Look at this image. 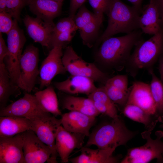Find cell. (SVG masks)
I'll return each instance as SVG.
<instances>
[{"instance_id":"ba28073f","label":"cell","mask_w":163,"mask_h":163,"mask_svg":"<svg viewBox=\"0 0 163 163\" xmlns=\"http://www.w3.org/2000/svg\"><path fill=\"white\" fill-rule=\"evenodd\" d=\"M39 60L38 48L33 45L27 46L20 60V74L18 86L27 93L33 90L39 74Z\"/></svg>"},{"instance_id":"60d3db41","label":"cell","mask_w":163,"mask_h":163,"mask_svg":"<svg viewBox=\"0 0 163 163\" xmlns=\"http://www.w3.org/2000/svg\"><path fill=\"white\" fill-rule=\"evenodd\" d=\"M127 0L131 2L133 4V6L142 11V8L141 7V5L142 0Z\"/></svg>"},{"instance_id":"e575fe53","label":"cell","mask_w":163,"mask_h":163,"mask_svg":"<svg viewBox=\"0 0 163 163\" xmlns=\"http://www.w3.org/2000/svg\"><path fill=\"white\" fill-rule=\"evenodd\" d=\"M72 29L78 30L74 21L69 17L59 20L55 25L52 34H56Z\"/></svg>"},{"instance_id":"3957f363","label":"cell","mask_w":163,"mask_h":163,"mask_svg":"<svg viewBox=\"0 0 163 163\" xmlns=\"http://www.w3.org/2000/svg\"><path fill=\"white\" fill-rule=\"evenodd\" d=\"M137 132L128 129L119 116L97 126L90 133L85 146L92 145L103 149H114L125 145Z\"/></svg>"},{"instance_id":"d6a6232c","label":"cell","mask_w":163,"mask_h":163,"mask_svg":"<svg viewBox=\"0 0 163 163\" xmlns=\"http://www.w3.org/2000/svg\"><path fill=\"white\" fill-rule=\"evenodd\" d=\"M96 18H97L95 14L88 10L83 5L79 8L76 14L74 21L78 29L79 30L86 23Z\"/></svg>"},{"instance_id":"9c48e42d","label":"cell","mask_w":163,"mask_h":163,"mask_svg":"<svg viewBox=\"0 0 163 163\" xmlns=\"http://www.w3.org/2000/svg\"><path fill=\"white\" fill-rule=\"evenodd\" d=\"M51 116L42 109L35 95L29 93H26L23 97L0 110V116H13L31 119Z\"/></svg>"},{"instance_id":"ab89813d","label":"cell","mask_w":163,"mask_h":163,"mask_svg":"<svg viewBox=\"0 0 163 163\" xmlns=\"http://www.w3.org/2000/svg\"><path fill=\"white\" fill-rule=\"evenodd\" d=\"M163 19V0H153Z\"/></svg>"},{"instance_id":"d590c367","label":"cell","mask_w":163,"mask_h":163,"mask_svg":"<svg viewBox=\"0 0 163 163\" xmlns=\"http://www.w3.org/2000/svg\"><path fill=\"white\" fill-rule=\"evenodd\" d=\"M9 13L5 11L0 12V32L7 34L10 31L14 24V19Z\"/></svg>"},{"instance_id":"f35d334b","label":"cell","mask_w":163,"mask_h":163,"mask_svg":"<svg viewBox=\"0 0 163 163\" xmlns=\"http://www.w3.org/2000/svg\"><path fill=\"white\" fill-rule=\"evenodd\" d=\"M158 69L160 75V80L163 84V54L158 59Z\"/></svg>"},{"instance_id":"b9f144b4","label":"cell","mask_w":163,"mask_h":163,"mask_svg":"<svg viewBox=\"0 0 163 163\" xmlns=\"http://www.w3.org/2000/svg\"><path fill=\"white\" fill-rule=\"evenodd\" d=\"M7 0H0V12L5 11Z\"/></svg>"},{"instance_id":"f1b7e54d","label":"cell","mask_w":163,"mask_h":163,"mask_svg":"<svg viewBox=\"0 0 163 163\" xmlns=\"http://www.w3.org/2000/svg\"><path fill=\"white\" fill-rule=\"evenodd\" d=\"M102 23L97 18H96L86 23L79 30L84 45L89 48L93 46Z\"/></svg>"},{"instance_id":"74e56055","label":"cell","mask_w":163,"mask_h":163,"mask_svg":"<svg viewBox=\"0 0 163 163\" xmlns=\"http://www.w3.org/2000/svg\"><path fill=\"white\" fill-rule=\"evenodd\" d=\"M8 50L3 38L2 33H0V64L4 63V59L7 55Z\"/></svg>"},{"instance_id":"83f0119b","label":"cell","mask_w":163,"mask_h":163,"mask_svg":"<svg viewBox=\"0 0 163 163\" xmlns=\"http://www.w3.org/2000/svg\"><path fill=\"white\" fill-rule=\"evenodd\" d=\"M152 77L150 86L155 104L156 114L160 122L163 121V84L154 72L152 68L148 70Z\"/></svg>"},{"instance_id":"cb8c5ba5","label":"cell","mask_w":163,"mask_h":163,"mask_svg":"<svg viewBox=\"0 0 163 163\" xmlns=\"http://www.w3.org/2000/svg\"><path fill=\"white\" fill-rule=\"evenodd\" d=\"M95 108L100 113H102L112 119L119 117L115 104L107 94L104 86L98 88L88 95Z\"/></svg>"},{"instance_id":"277c9868","label":"cell","mask_w":163,"mask_h":163,"mask_svg":"<svg viewBox=\"0 0 163 163\" xmlns=\"http://www.w3.org/2000/svg\"><path fill=\"white\" fill-rule=\"evenodd\" d=\"M134 47L125 68L133 77L141 69L152 68L163 54V27L148 40H141Z\"/></svg>"},{"instance_id":"6da1fadb","label":"cell","mask_w":163,"mask_h":163,"mask_svg":"<svg viewBox=\"0 0 163 163\" xmlns=\"http://www.w3.org/2000/svg\"><path fill=\"white\" fill-rule=\"evenodd\" d=\"M140 29L123 36L110 37L102 42L96 60L107 69L120 71L125 68L133 47L142 40Z\"/></svg>"},{"instance_id":"5b68a950","label":"cell","mask_w":163,"mask_h":163,"mask_svg":"<svg viewBox=\"0 0 163 163\" xmlns=\"http://www.w3.org/2000/svg\"><path fill=\"white\" fill-rule=\"evenodd\" d=\"M152 131L146 130L141 133L142 138L146 140L145 145L129 149L121 163H147L156 159L158 163H163V132H155L156 138L151 137Z\"/></svg>"},{"instance_id":"7c38bea8","label":"cell","mask_w":163,"mask_h":163,"mask_svg":"<svg viewBox=\"0 0 163 163\" xmlns=\"http://www.w3.org/2000/svg\"><path fill=\"white\" fill-rule=\"evenodd\" d=\"M63 48L61 46H55L43 61L39 69L40 89L49 86L56 75L67 72L62 60Z\"/></svg>"},{"instance_id":"f546056e","label":"cell","mask_w":163,"mask_h":163,"mask_svg":"<svg viewBox=\"0 0 163 163\" xmlns=\"http://www.w3.org/2000/svg\"><path fill=\"white\" fill-rule=\"evenodd\" d=\"M104 87L108 96L113 103L123 108L128 101L130 90H126L121 87L107 81Z\"/></svg>"},{"instance_id":"44dd1931","label":"cell","mask_w":163,"mask_h":163,"mask_svg":"<svg viewBox=\"0 0 163 163\" xmlns=\"http://www.w3.org/2000/svg\"><path fill=\"white\" fill-rule=\"evenodd\" d=\"M58 95L61 107L63 109L77 111L95 117L100 114L88 97H75L60 91Z\"/></svg>"},{"instance_id":"4fadbf2b","label":"cell","mask_w":163,"mask_h":163,"mask_svg":"<svg viewBox=\"0 0 163 163\" xmlns=\"http://www.w3.org/2000/svg\"><path fill=\"white\" fill-rule=\"evenodd\" d=\"M85 136L82 133L69 132L61 125L59 127L56 137V146L61 162H69V156L73 151L83 147Z\"/></svg>"},{"instance_id":"e0dca14e","label":"cell","mask_w":163,"mask_h":163,"mask_svg":"<svg viewBox=\"0 0 163 163\" xmlns=\"http://www.w3.org/2000/svg\"><path fill=\"white\" fill-rule=\"evenodd\" d=\"M27 33L35 41L48 48L55 24L46 23L41 19L27 15L23 19Z\"/></svg>"},{"instance_id":"1f68e13d","label":"cell","mask_w":163,"mask_h":163,"mask_svg":"<svg viewBox=\"0 0 163 163\" xmlns=\"http://www.w3.org/2000/svg\"><path fill=\"white\" fill-rule=\"evenodd\" d=\"M27 0H7L5 11L11 14L14 19L19 21L21 11L27 5Z\"/></svg>"},{"instance_id":"ac0fdd59","label":"cell","mask_w":163,"mask_h":163,"mask_svg":"<svg viewBox=\"0 0 163 163\" xmlns=\"http://www.w3.org/2000/svg\"><path fill=\"white\" fill-rule=\"evenodd\" d=\"M139 22L140 29L146 34L154 35L163 27V19L153 0L142 8Z\"/></svg>"},{"instance_id":"836d02e7","label":"cell","mask_w":163,"mask_h":163,"mask_svg":"<svg viewBox=\"0 0 163 163\" xmlns=\"http://www.w3.org/2000/svg\"><path fill=\"white\" fill-rule=\"evenodd\" d=\"M110 0H88L92 7L94 14L102 23L103 20V14L106 13Z\"/></svg>"},{"instance_id":"d4e9b609","label":"cell","mask_w":163,"mask_h":163,"mask_svg":"<svg viewBox=\"0 0 163 163\" xmlns=\"http://www.w3.org/2000/svg\"><path fill=\"white\" fill-rule=\"evenodd\" d=\"M21 88L11 82L4 63L0 64V108L7 106L10 97H17L20 95Z\"/></svg>"},{"instance_id":"8d00e7d4","label":"cell","mask_w":163,"mask_h":163,"mask_svg":"<svg viewBox=\"0 0 163 163\" xmlns=\"http://www.w3.org/2000/svg\"><path fill=\"white\" fill-rule=\"evenodd\" d=\"M87 0H70L69 17L74 19L77 10Z\"/></svg>"},{"instance_id":"8992f818","label":"cell","mask_w":163,"mask_h":163,"mask_svg":"<svg viewBox=\"0 0 163 163\" xmlns=\"http://www.w3.org/2000/svg\"><path fill=\"white\" fill-rule=\"evenodd\" d=\"M14 25L7 34L8 52L4 62L9 74L12 82L18 86L20 74V62L26 39L23 30L14 19Z\"/></svg>"},{"instance_id":"30bf717a","label":"cell","mask_w":163,"mask_h":163,"mask_svg":"<svg viewBox=\"0 0 163 163\" xmlns=\"http://www.w3.org/2000/svg\"><path fill=\"white\" fill-rule=\"evenodd\" d=\"M32 122V129L39 138L48 146L51 151L49 163H56L58 155L56 146V137L59 127L61 125V119L53 115L42 118L30 119Z\"/></svg>"},{"instance_id":"7402d4cb","label":"cell","mask_w":163,"mask_h":163,"mask_svg":"<svg viewBox=\"0 0 163 163\" xmlns=\"http://www.w3.org/2000/svg\"><path fill=\"white\" fill-rule=\"evenodd\" d=\"M115 149H92L83 147L80 149L81 154L76 157L70 158L72 163H115L119 161L118 157L113 155Z\"/></svg>"},{"instance_id":"d6986e66","label":"cell","mask_w":163,"mask_h":163,"mask_svg":"<svg viewBox=\"0 0 163 163\" xmlns=\"http://www.w3.org/2000/svg\"><path fill=\"white\" fill-rule=\"evenodd\" d=\"M92 79L85 76L72 75L66 80L54 83L55 87L60 91L67 94H84L88 95L97 88Z\"/></svg>"},{"instance_id":"ffe728a7","label":"cell","mask_w":163,"mask_h":163,"mask_svg":"<svg viewBox=\"0 0 163 163\" xmlns=\"http://www.w3.org/2000/svg\"><path fill=\"white\" fill-rule=\"evenodd\" d=\"M62 3L52 0H27V5L37 17L54 24L53 20L61 14Z\"/></svg>"},{"instance_id":"5bb4252c","label":"cell","mask_w":163,"mask_h":163,"mask_svg":"<svg viewBox=\"0 0 163 163\" xmlns=\"http://www.w3.org/2000/svg\"><path fill=\"white\" fill-rule=\"evenodd\" d=\"M22 133L11 137H0V163H26Z\"/></svg>"},{"instance_id":"4dcf8cb0","label":"cell","mask_w":163,"mask_h":163,"mask_svg":"<svg viewBox=\"0 0 163 163\" xmlns=\"http://www.w3.org/2000/svg\"><path fill=\"white\" fill-rule=\"evenodd\" d=\"M77 29H72L56 34H52L48 48L51 50L56 46L63 48L70 42Z\"/></svg>"},{"instance_id":"7a4b0ae2","label":"cell","mask_w":163,"mask_h":163,"mask_svg":"<svg viewBox=\"0 0 163 163\" xmlns=\"http://www.w3.org/2000/svg\"><path fill=\"white\" fill-rule=\"evenodd\" d=\"M141 12L120 0H110L106 13L108 16L107 25L97 40V43L117 34H126L140 29L139 20Z\"/></svg>"},{"instance_id":"484cf974","label":"cell","mask_w":163,"mask_h":163,"mask_svg":"<svg viewBox=\"0 0 163 163\" xmlns=\"http://www.w3.org/2000/svg\"><path fill=\"white\" fill-rule=\"evenodd\" d=\"M123 108V113L125 116L143 124L146 130L152 131L157 123L160 122L156 116L147 113L136 105L127 104Z\"/></svg>"},{"instance_id":"4316f807","label":"cell","mask_w":163,"mask_h":163,"mask_svg":"<svg viewBox=\"0 0 163 163\" xmlns=\"http://www.w3.org/2000/svg\"><path fill=\"white\" fill-rule=\"evenodd\" d=\"M40 105L45 112L56 117L62 115L59 108L58 101L53 87L50 85L34 94Z\"/></svg>"},{"instance_id":"9a60e30c","label":"cell","mask_w":163,"mask_h":163,"mask_svg":"<svg viewBox=\"0 0 163 163\" xmlns=\"http://www.w3.org/2000/svg\"><path fill=\"white\" fill-rule=\"evenodd\" d=\"M127 104L136 105L147 113L158 118L156 105L150 85L139 81L134 82L130 89Z\"/></svg>"},{"instance_id":"ee69618b","label":"cell","mask_w":163,"mask_h":163,"mask_svg":"<svg viewBox=\"0 0 163 163\" xmlns=\"http://www.w3.org/2000/svg\"><path fill=\"white\" fill-rule=\"evenodd\" d=\"M161 127L163 128V124L161 125Z\"/></svg>"},{"instance_id":"603a6c76","label":"cell","mask_w":163,"mask_h":163,"mask_svg":"<svg viewBox=\"0 0 163 163\" xmlns=\"http://www.w3.org/2000/svg\"><path fill=\"white\" fill-rule=\"evenodd\" d=\"M32 129L29 119L13 116H0V137H11Z\"/></svg>"},{"instance_id":"2e32d148","label":"cell","mask_w":163,"mask_h":163,"mask_svg":"<svg viewBox=\"0 0 163 163\" xmlns=\"http://www.w3.org/2000/svg\"><path fill=\"white\" fill-rule=\"evenodd\" d=\"M61 118V125L66 130L90 135V130L96 122V117L75 111L63 114Z\"/></svg>"},{"instance_id":"52a82bcc","label":"cell","mask_w":163,"mask_h":163,"mask_svg":"<svg viewBox=\"0 0 163 163\" xmlns=\"http://www.w3.org/2000/svg\"><path fill=\"white\" fill-rule=\"evenodd\" d=\"M62 60L67 72L71 75L88 77L94 82L104 85L110 78L107 74L99 68L95 64L83 60L70 46L66 47Z\"/></svg>"},{"instance_id":"7bdbcfd3","label":"cell","mask_w":163,"mask_h":163,"mask_svg":"<svg viewBox=\"0 0 163 163\" xmlns=\"http://www.w3.org/2000/svg\"><path fill=\"white\" fill-rule=\"evenodd\" d=\"M52 0L56 1V2H61L62 3L63 1H64V0Z\"/></svg>"},{"instance_id":"8fae6325","label":"cell","mask_w":163,"mask_h":163,"mask_svg":"<svg viewBox=\"0 0 163 163\" xmlns=\"http://www.w3.org/2000/svg\"><path fill=\"white\" fill-rule=\"evenodd\" d=\"M23 150L26 163H43L49 161L50 148L43 142L35 133L30 130L22 133Z\"/></svg>"}]
</instances>
